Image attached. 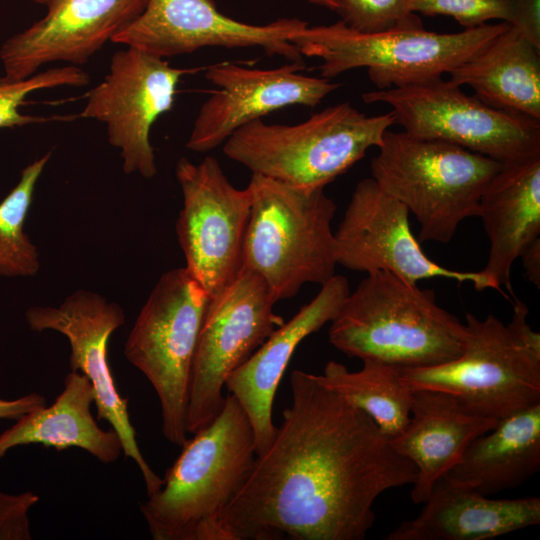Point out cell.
Segmentation results:
<instances>
[{
    "label": "cell",
    "mask_w": 540,
    "mask_h": 540,
    "mask_svg": "<svg viewBox=\"0 0 540 540\" xmlns=\"http://www.w3.org/2000/svg\"><path fill=\"white\" fill-rule=\"evenodd\" d=\"M527 279L540 288V238L534 240L519 257Z\"/></svg>",
    "instance_id": "cell-34"
},
{
    "label": "cell",
    "mask_w": 540,
    "mask_h": 540,
    "mask_svg": "<svg viewBox=\"0 0 540 540\" xmlns=\"http://www.w3.org/2000/svg\"><path fill=\"white\" fill-rule=\"evenodd\" d=\"M51 152L28 164L19 181L0 201V277H31L40 269L36 245L24 230L37 182Z\"/></svg>",
    "instance_id": "cell-27"
},
{
    "label": "cell",
    "mask_w": 540,
    "mask_h": 540,
    "mask_svg": "<svg viewBox=\"0 0 540 540\" xmlns=\"http://www.w3.org/2000/svg\"><path fill=\"white\" fill-rule=\"evenodd\" d=\"M515 1L516 10L511 25L540 49V0Z\"/></svg>",
    "instance_id": "cell-32"
},
{
    "label": "cell",
    "mask_w": 540,
    "mask_h": 540,
    "mask_svg": "<svg viewBox=\"0 0 540 540\" xmlns=\"http://www.w3.org/2000/svg\"><path fill=\"white\" fill-rule=\"evenodd\" d=\"M195 71L126 46L113 54L109 72L86 93L81 116L106 126L108 141L119 150L126 174L147 179L157 174L151 128L172 109L181 78Z\"/></svg>",
    "instance_id": "cell-13"
},
{
    "label": "cell",
    "mask_w": 540,
    "mask_h": 540,
    "mask_svg": "<svg viewBox=\"0 0 540 540\" xmlns=\"http://www.w3.org/2000/svg\"><path fill=\"white\" fill-rule=\"evenodd\" d=\"M89 82V74L74 65L50 68L24 80L0 77V129L41 124L53 120L51 117L21 113L20 107L28 95L38 90L63 86L83 87Z\"/></svg>",
    "instance_id": "cell-28"
},
{
    "label": "cell",
    "mask_w": 540,
    "mask_h": 540,
    "mask_svg": "<svg viewBox=\"0 0 540 540\" xmlns=\"http://www.w3.org/2000/svg\"><path fill=\"white\" fill-rule=\"evenodd\" d=\"M192 435L161 488L140 504L154 540H227L221 517L254 465L253 429L228 393L218 415Z\"/></svg>",
    "instance_id": "cell-2"
},
{
    "label": "cell",
    "mask_w": 540,
    "mask_h": 540,
    "mask_svg": "<svg viewBox=\"0 0 540 540\" xmlns=\"http://www.w3.org/2000/svg\"><path fill=\"white\" fill-rule=\"evenodd\" d=\"M45 405V397L36 392L16 399H4L0 397V419L17 420L22 415Z\"/></svg>",
    "instance_id": "cell-33"
},
{
    "label": "cell",
    "mask_w": 540,
    "mask_h": 540,
    "mask_svg": "<svg viewBox=\"0 0 540 540\" xmlns=\"http://www.w3.org/2000/svg\"><path fill=\"white\" fill-rule=\"evenodd\" d=\"M371 177L417 219L419 242L448 243L478 217L481 196L502 163L460 146L387 130Z\"/></svg>",
    "instance_id": "cell-7"
},
{
    "label": "cell",
    "mask_w": 540,
    "mask_h": 540,
    "mask_svg": "<svg viewBox=\"0 0 540 540\" xmlns=\"http://www.w3.org/2000/svg\"><path fill=\"white\" fill-rule=\"evenodd\" d=\"M497 422L470 410L449 393L414 389L409 421L390 440L395 451L415 467L412 501L424 503L435 483L460 461L470 443Z\"/></svg>",
    "instance_id": "cell-20"
},
{
    "label": "cell",
    "mask_w": 540,
    "mask_h": 540,
    "mask_svg": "<svg viewBox=\"0 0 540 540\" xmlns=\"http://www.w3.org/2000/svg\"><path fill=\"white\" fill-rule=\"evenodd\" d=\"M29 1L35 2L37 4L46 5L49 0H29Z\"/></svg>",
    "instance_id": "cell-36"
},
{
    "label": "cell",
    "mask_w": 540,
    "mask_h": 540,
    "mask_svg": "<svg viewBox=\"0 0 540 540\" xmlns=\"http://www.w3.org/2000/svg\"><path fill=\"white\" fill-rule=\"evenodd\" d=\"M175 176L183 197L176 234L184 267L210 298L243 267L251 192L248 186L236 188L211 156L198 164L180 158Z\"/></svg>",
    "instance_id": "cell-12"
},
{
    "label": "cell",
    "mask_w": 540,
    "mask_h": 540,
    "mask_svg": "<svg viewBox=\"0 0 540 540\" xmlns=\"http://www.w3.org/2000/svg\"><path fill=\"white\" fill-rule=\"evenodd\" d=\"M251 210L243 267L258 274L277 301L307 283L323 285L335 275L337 210L323 188L303 189L252 174Z\"/></svg>",
    "instance_id": "cell-6"
},
{
    "label": "cell",
    "mask_w": 540,
    "mask_h": 540,
    "mask_svg": "<svg viewBox=\"0 0 540 540\" xmlns=\"http://www.w3.org/2000/svg\"><path fill=\"white\" fill-rule=\"evenodd\" d=\"M394 124L392 112L369 116L344 102L297 124L254 120L229 136L223 152L252 174L298 188L324 189L371 147L379 148Z\"/></svg>",
    "instance_id": "cell-4"
},
{
    "label": "cell",
    "mask_w": 540,
    "mask_h": 540,
    "mask_svg": "<svg viewBox=\"0 0 540 540\" xmlns=\"http://www.w3.org/2000/svg\"><path fill=\"white\" fill-rule=\"evenodd\" d=\"M304 68V61L267 69L230 62L210 66L205 78L217 89L201 105L186 147L211 151L245 124L289 106L313 108L340 86L301 73Z\"/></svg>",
    "instance_id": "cell-17"
},
{
    "label": "cell",
    "mask_w": 540,
    "mask_h": 540,
    "mask_svg": "<svg viewBox=\"0 0 540 540\" xmlns=\"http://www.w3.org/2000/svg\"><path fill=\"white\" fill-rule=\"evenodd\" d=\"M409 214L372 177L359 181L334 232L337 265L365 273L387 271L411 284L444 278L471 283L477 291L497 290L481 270L449 269L430 259L412 232Z\"/></svg>",
    "instance_id": "cell-15"
},
{
    "label": "cell",
    "mask_w": 540,
    "mask_h": 540,
    "mask_svg": "<svg viewBox=\"0 0 540 540\" xmlns=\"http://www.w3.org/2000/svg\"><path fill=\"white\" fill-rule=\"evenodd\" d=\"M358 371L329 361L319 381L368 415L389 440L406 427L414 389L404 380L400 368L377 360H363Z\"/></svg>",
    "instance_id": "cell-26"
},
{
    "label": "cell",
    "mask_w": 540,
    "mask_h": 540,
    "mask_svg": "<svg viewBox=\"0 0 540 540\" xmlns=\"http://www.w3.org/2000/svg\"><path fill=\"white\" fill-rule=\"evenodd\" d=\"M306 26L299 18H279L266 24L242 22L221 12L214 0H147L143 12L112 43L163 59L206 47H255L269 56L303 61L290 38Z\"/></svg>",
    "instance_id": "cell-16"
},
{
    "label": "cell",
    "mask_w": 540,
    "mask_h": 540,
    "mask_svg": "<svg viewBox=\"0 0 540 540\" xmlns=\"http://www.w3.org/2000/svg\"><path fill=\"white\" fill-rule=\"evenodd\" d=\"M465 324L421 289L387 271L367 273L330 322L329 342L349 357L398 368H422L456 359Z\"/></svg>",
    "instance_id": "cell-3"
},
{
    "label": "cell",
    "mask_w": 540,
    "mask_h": 540,
    "mask_svg": "<svg viewBox=\"0 0 540 540\" xmlns=\"http://www.w3.org/2000/svg\"><path fill=\"white\" fill-rule=\"evenodd\" d=\"M29 328L55 331L70 345L69 365L84 374L95 392L98 419L107 421L119 435L122 453L140 470L147 495L159 490L163 478L145 460L128 412V399L121 396L108 359L111 335L125 323V312L116 302L94 291L79 289L58 306H32L26 310Z\"/></svg>",
    "instance_id": "cell-14"
},
{
    "label": "cell",
    "mask_w": 540,
    "mask_h": 540,
    "mask_svg": "<svg viewBox=\"0 0 540 540\" xmlns=\"http://www.w3.org/2000/svg\"><path fill=\"white\" fill-rule=\"evenodd\" d=\"M95 392L80 371H70L64 388L50 406L34 409L15 420L0 434V460L13 448L40 444L62 451L79 448L103 464H112L122 453L113 428L102 429L91 413Z\"/></svg>",
    "instance_id": "cell-23"
},
{
    "label": "cell",
    "mask_w": 540,
    "mask_h": 540,
    "mask_svg": "<svg viewBox=\"0 0 540 540\" xmlns=\"http://www.w3.org/2000/svg\"><path fill=\"white\" fill-rule=\"evenodd\" d=\"M337 13L347 27L363 33L423 27L409 0H341Z\"/></svg>",
    "instance_id": "cell-29"
},
{
    "label": "cell",
    "mask_w": 540,
    "mask_h": 540,
    "mask_svg": "<svg viewBox=\"0 0 540 540\" xmlns=\"http://www.w3.org/2000/svg\"><path fill=\"white\" fill-rule=\"evenodd\" d=\"M478 217L489 241L481 272L513 295L512 266L540 235V154L502 165L481 196Z\"/></svg>",
    "instance_id": "cell-22"
},
{
    "label": "cell",
    "mask_w": 540,
    "mask_h": 540,
    "mask_svg": "<svg viewBox=\"0 0 540 540\" xmlns=\"http://www.w3.org/2000/svg\"><path fill=\"white\" fill-rule=\"evenodd\" d=\"M31 491L7 493L0 490V540H30V511L39 502Z\"/></svg>",
    "instance_id": "cell-31"
},
{
    "label": "cell",
    "mask_w": 540,
    "mask_h": 540,
    "mask_svg": "<svg viewBox=\"0 0 540 540\" xmlns=\"http://www.w3.org/2000/svg\"><path fill=\"white\" fill-rule=\"evenodd\" d=\"M415 518L386 540H487L540 523V498L494 499L447 476L434 485Z\"/></svg>",
    "instance_id": "cell-21"
},
{
    "label": "cell",
    "mask_w": 540,
    "mask_h": 540,
    "mask_svg": "<svg viewBox=\"0 0 540 540\" xmlns=\"http://www.w3.org/2000/svg\"><path fill=\"white\" fill-rule=\"evenodd\" d=\"M365 103L392 108L411 136L439 140L502 164L540 154V121L491 107L442 77L366 92Z\"/></svg>",
    "instance_id": "cell-10"
},
{
    "label": "cell",
    "mask_w": 540,
    "mask_h": 540,
    "mask_svg": "<svg viewBox=\"0 0 540 540\" xmlns=\"http://www.w3.org/2000/svg\"><path fill=\"white\" fill-rule=\"evenodd\" d=\"M540 468V403L498 420L445 475L483 495L514 489Z\"/></svg>",
    "instance_id": "cell-25"
},
{
    "label": "cell",
    "mask_w": 540,
    "mask_h": 540,
    "mask_svg": "<svg viewBox=\"0 0 540 540\" xmlns=\"http://www.w3.org/2000/svg\"><path fill=\"white\" fill-rule=\"evenodd\" d=\"M511 24H484L457 33L424 27L363 33L342 21L306 26L290 41L304 57L319 58L320 76L331 79L366 68L370 81L385 90L442 77L487 46Z\"/></svg>",
    "instance_id": "cell-8"
},
{
    "label": "cell",
    "mask_w": 540,
    "mask_h": 540,
    "mask_svg": "<svg viewBox=\"0 0 540 540\" xmlns=\"http://www.w3.org/2000/svg\"><path fill=\"white\" fill-rule=\"evenodd\" d=\"M449 75L487 105L540 121V49L514 26Z\"/></svg>",
    "instance_id": "cell-24"
},
{
    "label": "cell",
    "mask_w": 540,
    "mask_h": 540,
    "mask_svg": "<svg viewBox=\"0 0 540 540\" xmlns=\"http://www.w3.org/2000/svg\"><path fill=\"white\" fill-rule=\"evenodd\" d=\"M291 404L221 517L227 540H362L385 491L416 470L373 420L316 374L290 376Z\"/></svg>",
    "instance_id": "cell-1"
},
{
    "label": "cell",
    "mask_w": 540,
    "mask_h": 540,
    "mask_svg": "<svg viewBox=\"0 0 540 540\" xmlns=\"http://www.w3.org/2000/svg\"><path fill=\"white\" fill-rule=\"evenodd\" d=\"M527 306L515 298L510 321L466 314V340L456 359L430 367L400 368L413 389L449 393L483 416L504 418L540 403V334Z\"/></svg>",
    "instance_id": "cell-5"
},
{
    "label": "cell",
    "mask_w": 540,
    "mask_h": 540,
    "mask_svg": "<svg viewBox=\"0 0 540 540\" xmlns=\"http://www.w3.org/2000/svg\"><path fill=\"white\" fill-rule=\"evenodd\" d=\"M209 296L185 267L164 272L140 309L124 355L152 385L162 433L182 446L188 439L191 368Z\"/></svg>",
    "instance_id": "cell-9"
},
{
    "label": "cell",
    "mask_w": 540,
    "mask_h": 540,
    "mask_svg": "<svg viewBox=\"0 0 540 540\" xmlns=\"http://www.w3.org/2000/svg\"><path fill=\"white\" fill-rule=\"evenodd\" d=\"M276 302L265 281L244 267L209 298L191 368L188 434L218 415L228 376L285 322L274 312Z\"/></svg>",
    "instance_id": "cell-11"
},
{
    "label": "cell",
    "mask_w": 540,
    "mask_h": 540,
    "mask_svg": "<svg viewBox=\"0 0 540 540\" xmlns=\"http://www.w3.org/2000/svg\"><path fill=\"white\" fill-rule=\"evenodd\" d=\"M413 13L427 16L453 17L464 29L475 28L490 20L511 24L514 20L515 0H409Z\"/></svg>",
    "instance_id": "cell-30"
},
{
    "label": "cell",
    "mask_w": 540,
    "mask_h": 540,
    "mask_svg": "<svg viewBox=\"0 0 540 540\" xmlns=\"http://www.w3.org/2000/svg\"><path fill=\"white\" fill-rule=\"evenodd\" d=\"M310 4L327 8L331 11L337 12L340 6L341 0H304Z\"/></svg>",
    "instance_id": "cell-35"
},
{
    "label": "cell",
    "mask_w": 540,
    "mask_h": 540,
    "mask_svg": "<svg viewBox=\"0 0 540 540\" xmlns=\"http://www.w3.org/2000/svg\"><path fill=\"white\" fill-rule=\"evenodd\" d=\"M147 0H49L47 13L0 47L4 76L24 80L49 63H87L144 10Z\"/></svg>",
    "instance_id": "cell-18"
},
{
    "label": "cell",
    "mask_w": 540,
    "mask_h": 540,
    "mask_svg": "<svg viewBox=\"0 0 540 540\" xmlns=\"http://www.w3.org/2000/svg\"><path fill=\"white\" fill-rule=\"evenodd\" d=\"M349 293L347 279L335 274L228 376L225 387L249 418L257 454L267 449L275 435L273 402L292 355L306 337L333 320Z\"/></svg>",
    "instance_id": "cell-19"
}]
</instances>
